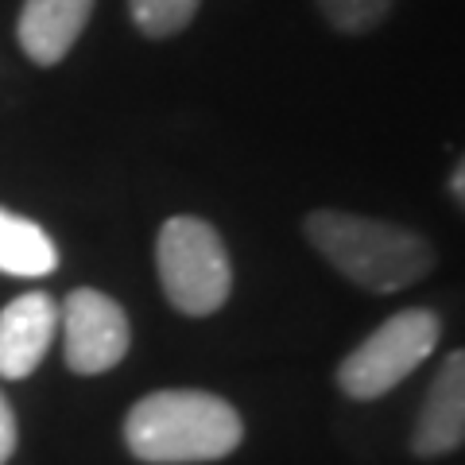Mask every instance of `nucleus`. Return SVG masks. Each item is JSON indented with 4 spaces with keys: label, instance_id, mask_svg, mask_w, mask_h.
Returning <instances> with one entry per match:
<instances>
[{
    "label": "nucleus",
    "instance_id": "obj_6",
    "mask_svg": "<svg viewBox=\"0 0 465 465\" xmlns=\"http://www.w3.org/2000/svg\"><path fill=\"white\" fill-rule=\"evenodd\" d=\"M58 330V302L47 291H27L0 311V376L24 381L47 357Z\"/></svg>",
    "mask_w": 465,
    "mask_h": 465
},
{
    "label": "nucleus",
    "instance_id": "obj_9",
    "mask_svg": "<svg viewBox=\"0 0 465 465\" xmlns=\"http://www.w3.org/2000/svg\"><path fill=\"white\" fill-rule=\"evenodd\" d=\"M54 268H58V249L47 237V229L0 206V272L20 275V280H39V275H51Z\"/></svg>",
    "mask_w": 465,
    "mask_h": 465
},
{
    "label": "nucleus",
    "instance_id": "obj_13",
    "mask_svg": "<svg viewBox=\"0 0 465 465\" xmlns=\"http://www.w3.org/2000/svg\"><path fill=\"white\" fill-rule=\"evenodd\" d=\"M450 194H454L458 206L465 210V155H461V163L454 167V174H450Z\"/></svg>",
    "mask_w": 465,
    "mask_h": 465
},
{
    "label": "nucleus",
    "instance_id": "obj_10",
    "mask_svg": "<svg viewBox=\"0 0 465 465\" xmlns=\"http://www.w3.org/2000/svg\"><path fill=\"white\" fill-rule=\"evenodd\" d=\"M314 5L338 35H369L391 16L400 0H314Z\"/></svg>",
    "mask_w": 465,
    "mask_h": 465
},
{
    "label": "nucleus",
    "instance_id": "obj_8",
    "mask_svg": "<svg viewBox=\"0 0 465 465\" xmlns=\"http://www.w3.org/2000/svg\"><path fill=\"white\" fill-rule=\"evenodd\" d=\"M94 0H24L20 8V47L35 66H54L85 32Z\"/></svg>",
    "mask_w": 465,
    "mask_h": 465
},
{
    "label": "nucleus",
    "instance_id": "obj_3",
    "mask_svg": "<svg viewBox=\"0 0 465 465\" xmlns=\"http://www.w3.org/2000/svg\"><path fill=\"white\" fill-rule=\"evenodd\" d=\"M155 268L167 302L191 318L217 314L232 291V264L222 232L194 213L163 222L155 237Z\"/></svg>",
    "mask_w": 465,
    "mask_h": 465
},
{
    "label": "nucleus",
    "instance_id": "obj_1",
    "mask_svg": "<svg viewBox=\"0 0 465 465\" xmlns=\"http://www.w3.org/2000/svg\"><path fill=\"white\" fill-rule=\"evenodd\" d=\"M244 439L237 407L213 391L167 388L152 391L124 419V446L148 465L222 461Z\"/></svg>",
    "mask_w": 465,
    "mask_h": 465
},
{
    "label": "nucleus",
    "instance_id": "obj_11",
    "mask_svg": "<svg viewBox=\"0 0 465 465\" xmlns=\"http://www.w3.org/2000/svg\"><path fill=\"white\" fill-rule=\"evenodd\" d=\"M202 0H128L133 24L148 39H171L194 20Z\"/></svg>",
    "mask_w": 465,
    "mask_h": 465
},
{
    "label": "nucleus",
    "instance_id": "obj_2",
    "mask_svg": "<svg viewBox=\"0 0 465 465\" xmlns=\"http://www.w3.org/2000/svg\"><path fill=\"white\" fill-rule=\"evenodd\" d=\"M314 252L349 283L372 295H396L434 268V244L419 232L345 210H314L302 222Z\"/></svg>",
    "mask_w": 465,
    "mask_h": 465
},
{
    "label": "nucleus",
    "instance_id": "obj_7",
    "mask_svg": "<svg viewBox=\"0 0 465 465\" xmlns=\"http://www.w3.org/2000/svg\"><path fill=\"white\" fill-rule=\"evenodd\" d=\"M465 442V349H454L427 388L411 430L415 458H442Z\"/></svg>",
    "mask_w": 465,
    "mask_h": 465
},
{
    "label": "nucleus",
    "instance_id": "obj_5",
    "mask_svg": "<svg viewBox=\"0 0 465 465\" xmlns=\"http://www.w3.org/2000/svg\"><path fill=\"white\" fill-rule=\"evenodd\" d=\"M58 326H63L66 365L78 376H101L116 369L133 345L124 307L94 287L70 291L66 302L58 307Z\"/></svg>",
    "mask_w": 465,
    "mask_h": 465
},
{
    "label": "nucleus",
    "instance_id": "obj_4",
    "mask_svg": "<svg viewBox=\"0 0 465 465\" xmlns=\"http://www.w3.org/2000/svg\"><path fill=\"white\" fill-rule=\"evenodd\" d=\"M442 338V318L427 307H407L381 322L338 365V388L349 400H381L403 384Z\"/></svg>",
    "mask_w": 465,
    "mask_h": 465
},
{
    "label": "nucleus",
    "instance_id": "obj_12",
    "mask_svg": "<svg viewBox=\"0 0 465 465\" xmlns=\"http://www.w3.org/2000/svg\"><path fill=\"white\" fill-rule=\"evenodd\" d=\"M16 454V415H12V403L0 391V465Z\"/></svg>",
    "mask_w": 465,
    "mask_h": 465
}]
</instances>
